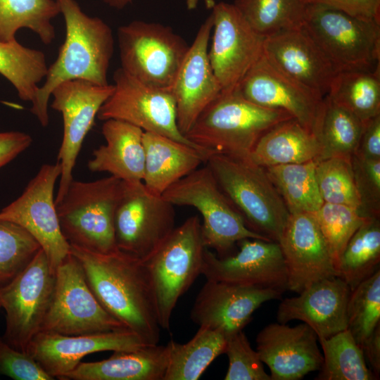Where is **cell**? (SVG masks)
I'll use <instances>...</instances> for the list:
<instances>
[{
    "instance_id": "6da1fadb",
    "label": "cell",
    "mask_w": 380,
    "mask_h": 380,
    "mask_svg": "<svg viewBox=\"0 0 380 380\" xmlns=\"http://www.w3.org/2000/svg\"><path fill=\"white\" fill-rule=\"evenodd\" d=\"M89 287L103 308L147 343L160 339L156 302L144 262L120 251L108 253L70 246Z\"/></svg>"
},
{
    "instance_id": "7a4b0ae2",
    "label": "cell",
    "mask_w": 380,
    "mask_h": 380,
    "mask_svg": "<svg viewBox=\"0 0 380 380\" xmlns=\"http://www.w3.org/2000/svg\"><path fill=\"white\" fill-rule=\"evenodd\" d=\"M63 15L65 37L56 61L48 67L45 81L32 102L31 113L43 127L49 122L48 103L61 83L81 80L107 85L114 51L111 28L103 20L84 13L75 0H56Z\"/></svg>"
},
{
    "instance_id": "3957f363",
    "label": "cell",
    "mask_w": 380,
    "mask_h": 380,
    "mask_svg": "<svg viewBox=\"0 0 380 380\" xmlns=\"http://www.w3.org/2000/svg\"><path fill=\"white\" fill-rule=\"evenodd\" d=\"M292 118L284 110L250 102L235 89L221 92L199 115L185 137L210 155L247 158L267 131Z\"/></svg>"
},
{
    "instance_id": "277c9868",
    "label": "cell",
    "mask_w": 380,
    "mask_h": 380,
    "mask_svg": "<svg viewBox=\"0 0 380 380\" xmlns=\"http://www.w3.org/2000/svg\"><path fill=\"white\" fill-rule=\"evenodd\" d=\"M205 163L246 226L278 242L290 213L265 169L250 158L217 153Z\"/></svg>"
},
{
    "instance_id": "5b68a950",
    "label": "cell",
    "mask_w": 380,
    "mask_h": 380,
    "mask_svg": "<svg viewBox=\"0 0 380 380\" xmlns=\"http://www.w3.org/2000/svg\"><path fill=\"white\" fill-rule=\"evenodd\" d=\"M122 184L111 175L92 182L72 179L56 205L62 234L70 246L100 253L118 251L114 216Z\"/></svg>"
},
{
    "instance_id": "8992f818",
    "label": "cell",
    "mask_w": 380,
    "mask_h": 380,
    "mask_svg": "<svg viewBox=\"0 0 380 380\" xmlns=\"http://www.w3.org/2000/svg\"><path fill=\"white\" fill-rule=\"evenodd\" d=\"M162 196L175 206H190L199 212L204 246L213 249L220 258L227 256L243 239L272 241L246 226L207 165L173 184Z\"/></svg>"
},
{
    "instance_id": "52a82bcc",
    "label": "cell",
    "mask_w": 380,
    "mask_h": 380,
    "mask_svg": "<svg viewBox=\"0 0 380 380\" xmlns=\"http://www.w3.org/2000/svg\"><path fill=\"white\" fill-rule=\"evenodd\" d=\"M205 249L201 220L193 215L175 227L143 262L153 286L160 328L170 329L177 301L201 274Z\"/></svg>"
},
{
    "instance_id": "ba28073f",
    "label": "cell",
    "mask_w": 380,
    "mask_h": 380,
    "mask_svg": "<svg viewBox=\"0 0 380 380\" xmlns=\"http://www.w3.org/2000/svg\"><path fill=\"white\" fill-rule=\"evenodd\" d=\"M302 27L338 72L380 68V23L310 3Z\"/></svg>"
},
{
    "instance_id": "9c48e42d",
    "label": "cell",
    "mask_w": 380,
    "mask_h": 380,
    "mask_svg": "<svg viewBox=\"0 0 380 380\" xmlns=\"http://www.w3.org/2000/svg\"><path fill=\"white\" fill-rule=\"evenodd\" d=\"M120 68L138 80L172 89L188 51L186 42L170 27L134 20L119 27Z\"/></svg>"
},
{
    "instance_id": "30bf717a",
    "label": "cell",
    "mask_w": 380,
    "mask_h": 380,
    "mask_svg": "<svg viewBox=\"0 0 380 380\" xmlns=\"http://www.w3.org/2000/svg\"><path fill=\"white\" fill-rule=\"evenodd\" d=\"M175 205L143 182L122 181L114 216L118 250L142 262L175 229Z\"/></svg>"
},
{
    "instance_id": "8fae6325",
    "label": "cell",
    "mask_w": 380,
    "mask_h": 380,
    "mask_svg": "<svg viewBox=\"0 0 380 380\" xmlns=\"http://www.w3.org/2000/svg\"><path fill=\"white\" fill-rule=\"evenodd\" d=\"M128 329L101 305L70 253L56 269L52 299L41 331L80 335Z\"/></svg>"
},
{
    "instance_id": "7c38bea8",
    "label": "cell",
    "mask_w": 380,
    "mask_h": 380,
    "mask_svg": "<svg viewBox=\"0 0 380 380\" xmlns=\"http://www.w3.org/2000/svg\"><path fill=\"white\" fill-rule=\"evenodd\" d=\"M56 281V271L41 248L27 266L0 287L1 308L6 312V329L1 337L13 348L27 352L41 331Z\"/></svg>"
},
{
    "instance_id": "4fadbf2b",
    "label": "cell",
    "mask_w": 380,
    "mask_h": 380,
    "mask_svg": "<svg viewBox=\"0 0 380 380\" xmlns=\"http://www.w3.org/2000/svg\"><path fill=\"white\" fill-rule=\"evenodd\" d=\"M113 80V91L100 108L98 119L122 120L144 132L165 136L210 156L180 132L172 89L145 84L121 68L114 72Z\"/></svg>"
},
{
    "instance_id": "5bb4252c",
    "label": "cell",
    "mask_w": 380,
    "mask_h": 380,
    "mask_svg": "<svg viewBox=\"0 0 380 380\" xmlns=\"http://www.w3.org/2000/svg\"><path fill=\"white\" fill-rule=\"evenodd\" d=\"M61 174L58 162L43 165L23 194L0 211V220L22 227L38 241L55 271L70 253L53 197L55 184Z\"/></svg>"
},
{
    "instance_id": "9a60e30c",
    "label": "cell",
    "mask_w": 380,
    "mask_h": 380,
    "mask_svg": "<svg viewBox=\"0 0 380 380\" xmlns=\"http://www.w3.org/2000/svg\"><path fill=\"white\" fill-rule=\"evenodd\" d=\"M208 58L222 92L232 91L263 52L265 37L257 32L233 4L216 3Z\"/></svg>"
},
{
    "instance_id": "2e32d148",
    "label": "cell",
    "mask_w": 380,
    "mask_h": 380,
    "mask_svg": "<svg viewBox=\"0 0 380 380\" xmlns=\"http://www.w3.org/2000/svg\"><path fill=\"white\" fill-rule=\"evenodd\" d=\"M113 84L98 85L74 80L59 84L52 91L51 107L62 114L63 139L58 154L61 166L56 205L61 201L72 181V170L83 141L92 127L98 112L111 95Z\"/></svg>"
},
{
    "instance_id": "e0dca14e",
    "label": "cell",
    "mask_w": 380,
    "mask_h": 380,
    "mask_svg": "<svg viewBox=\"0 0 380 380\" xmlns=\"http://www.w3.org/2000/svg\"><path fill=\"white\" fill-rule=\"evenodd\" d=\"M235 254L220 258L205 248L201 274L208 280L287 290V272L278 242L243 239Z\"/></svg>"
},
{
    "instance_id": "ac0fdd59",
    "label": "cell",
    "mask_w": 380,
    "mask_h": 380,
    "mask_svg": "<svg viewBox=\"0 0 380 380\" xmlns=\"http://www.w3.org/2000/svg\"><path fill=\"white\" fill-rule=\"evenodd\" d=\"M236 89L254 104L287 112L315 134L324 97L282 72L264 52Z\"/></svg>"
},
{
    "instance_id": "d6986e66",
    "label": "cell",
    "mask_w": 380,
    "mask_h": 380,
    "mask_svg": "<svg viewBox=\"0 0 380 380\" xmlns=\"http://www.w3.org/2000/svg\"><path fill=\"white\" fill-rule=\"evenodd\" d=\"M282 293L274 289L206 279L190 317L199 327L219 331L228 338L242 331L263 303L279 299Z\"/></svg>"
},
{
    "instance_id": "ffe728a7",
    "label": "cell",
    "mask_w": 380,
    "mask_h": 380,
    "mask_svg": "<svg viewBox=\"0 0 380 380\" xmlns=\"http://www.w3.org/2000/svg\"><path fill=\"white\" fill-rule=\"evenodd\" d=\"M149 345L129 329L80 335L40 331L30 342L27 353L54 379H61L89 354L132 351Z\"/></svg>"
},
{
    "instance_id": "44dd1931",
    "label": "cell",
    "mask_w": 380,
    "mask_h": 380,
    "mask_svg": "<svg viewBox=\"0 0 380 380\" xmlns=\"http://www.w3.org/2000/svg\"><path fill=\"white\" fill-rule=\"evenodd\" d=\"M278 243L287 272V289L299 293L338 276L314 213L290 214Z\"/></svg>"
},
{
    "instance_id": "7402d4cb",
    "label": "cell",
    "mask_w": 380,
    "mask_h": 380,
    "mask_svg": "<svg viewBox=\"0 0 380 380\" xmlns=\"http://www.w3.org/2000/svg\"><path fill=\"white\" fill-rule=\"evenodd\" d=\"M315 331L304 322L295 327L272 323L258 334L256 351L272 380H298L322 366Z\"/></svg>"
},
{
    "instance_id": "603a6c76",
    "label": "cell",
    "mask_w": 380,
    "mask_h": 380,
    "mask_svg": "<svg viewBox=\"0 0 380 380\" xmlns=\"http://www.w3.org/2000/svg\"><path fill=\"white\" fill-rule=\"evenodd\" d=\"M212 14L200 26L177 72L172 91L177 126L185 136L199 115L222 92L208 58Z\"/></svg>"
},
{
    "instance_id": "cb8c5ba5",
    "label": "cell",
    "mask_w": 380,
    "mask_h": 380,
    "mask_svg": "<svg viewBox=\"0 0 380 380\" xmlns=\"http://www.w3.org/2000/svg\"><path fill=\"white\" fill-rule=\"evenodd\" d=\"M350 289L340 277L319 280L298 293L284 299L277 320L286 324L298 319L307 324L317 338H328L348 328L347 303Z\"/></svg>"
},
{
    "instance_id": "d4e9b609",
    "label": "cell",
    "mask_w": 380,
    "mask_h": 380,
    "mask_svg": "<svg viewBox=\"0 0 380 380\" xmlns=\"http://www.w3.org/2000/svg\"><path fill=\"white\" fill-rule=\"evenodd\" d=\"M263 52L282 72L322 97L338 72L303 27L267 37Z\"/></svg>"
},
{
    "instance_id": "484cf974",
    "label": "cell",
    "mask_w": 380,
    "mask_h": 380,
    "mask_svg": "<svg viewBox=\"0 0 380 380\" xmlns=\"http://www.w3.org/2000/svg\"><path fill=\"white\" fill-rule=\"evenodd\" d=\"M106 144L93 152L88 162L91 172H107L122 181L142 182L145 152L144 131L127 122L108 119L101 127Z\"/></svg>"
},
{
    "instance_id": "4316f807",
    "label": "cell",
    "mask_w": 380,
    "mask_h": 380,
    "mask_svg": "<svg viewBox=\"0 0 380 380\" xmlns=\"http://www.w3.org/2000/svg\"><path fill=\"white\" fill-rule=\"evenodd\" d=\"M143 183L151 193L162 194L173 184L206 163L210 156L193 146L160 134L144 132Z\"/></svg>"
},
{
    "instance_id": "83f0119b",
    "label": "cell",
    "mask_w": 380,
    "mask_h": 380,
    "mask_svg": "<svg viewBox=\"0 0 380 380\" xmlns=\"http://www.w3.org/2000/svg\"><path fill=\"white\" fill-rule=\"evenodd\" d=\"M167 360V345L114 351L101 361L80 362L61 380H163Z\"/></svg>"
},
{
    "instance_id": "f1b7e54d",
    "label": "cell",
    "mask_w": 380,
    "mask_h": 380,
    "mask_svg": "<svg viewBox=\"0 0 380 380\" xmlns=\"http://www.w3.org/2000/svg\"><path fill=\"white\" fill-rule=\"evenodd\" d=\"M320 146L315 134L292 118L267 131L258 141L250 159L267 168L316 161Z\"/></svg>"
},
{
    "instance_id": "f546056e",
    "label": "cell",
    "mask_w": 380,
    "mask_h": 380,
    "mask_svg": "<svg viewBox=\"0 0 380 380\" xmlns=\"http://www.w3.org/2000/svg\"><path fill=\"white\" fill-rule=\"evenodd\" d=\"M227 337L222 332L199 327L185 343L167 344V366L163 380H197L211 362L224 353Z\"/></svg>"
},
{
    "instance_id": "4dcf8cb0",
    "label": "cell",
    "mask_w": 380,
    "mask_h": 380,
    "mask_svg": "<svg viewBox=\"0 0 380 380\" xmlns=\"http://www.w3.org/2000/svg\"><path fill=\"white\" fill-rule=\"evenodd\" d=\"M363 127L360 120L326 95L315 129L320 146L317 160L329 158H351Z\"/></svg>"
},
{
    "instance_id": "1f68e13d",
    "label": "cell",
    "mask_w": 380,
    "mask_h": 380,
    "mask_svg": "<svg viewBox=\"0 0 380 380\" xmlns=\"http://www.w3.org/2000/svg\"><path fill=\"white\" fill-rule=\"evenodd\" d=\"M59 13L56 0H0V42L15 41L16 32L27 28L50 44L56 37L51 20Z\"/></svg>"
},
{
    "instance_id": "d6a6232c",
    "label": "cell",
    "mask_w": 380,
    "mask_h": 380,
    "mask_svg": "<svg viewBox=\"0 0 380 380\" xmlns=\"http://www.w3.org/2000/svg\"><path fill=\"white\" fill-rule=\"evenodd\" d=\"M327 96L365 123L380 115V69L338 72Z\"/></svg>"
},
{
    "instance_id": "836d02e7",
    "label": "cell",
    "mask_w": 380,
    "mask_h": 380,
    "mask_svg": "<svg viewBox=\"0 0 380 380\" xmlns=\"http://www.w3.org/2000/svg\"><path fill=\"white\" fill-rule=\"evenodd\" d=\"M315 161L265 168L290 214L315 213L324 203L317 183Z\"/></svg>"
},
{
    "instance_id": "e575fe53",
    "label": "cell",
    "mask_w": 380,
    "mask_h": 380,
    "mask_svg": "<svg viewBox=\"0 0 380 380\" xmlns=\"http://www.w3.org/2000/svg\"><path fill=\"white\" fill-rule=\"evenodd\" d=\"M380 220L368 218L354 233L338 261V277L350 290L379 269Z\"/></svg>"
},
{
    "instance_id": "d590c367",
    "label": "cell",
    "mask_w": 380,
    "mask_h": 380,
    "mask_svg": "<svg viewBox=\"0 0 380 380\" xmlns=\"http://www.w3.org/2000/svg\"><path fill=\"white\" fill-rule=\"evenodd\" d=\"M249 25L267 37L303 27L310 0H234Z\"/></svg>"
},
{
    "instance_id": "8d00e7d4",
    "label": "cell",
    "mask_w": 380,
    "mask_h": 380,
    "mask_svg": "<svg viewBox=\"0 0 380 380\" xmlns=\"http://www.w3.org/2000/svg\"><path fill=\"white\" fill-rule=\"evenodd\" d=\"M318 341L323 363L317 379L373 380L376 377L367 366L362 348L346 329Z\"/></svg>"
},
{
    "instance_id": "74e56055",
    "label": "cell",
    "mask_w": 380,
    "mask_h": 380,
    "mask_svg": "<svg viewBox=\"0 0 380 380\" xmlns=\"http://www.w3.org/2000/svg\"><path fill=\"white\" fill-rule=\"evenodd\" d=\"M47 70L42 51L24 46L17 40L0 42V74L12 84L23 101L32 102Z\"/></svg>"
},
{
    "instance_id": "f35d334b",
    "label": "cell",
    "mask_w": 380,
    "mask_h": 380,
    "mask_svg": "<svg viewBox=\"0 0 380 380\" xmlns=\"http://www.w3.org/2000/svg\"><path fill=\"white\" fill-rule=\"evenodd\" d=\"M348 329L357 345L380 324V270L350 291L347 303Z\"/></svg>"
},
{
    "instance_id": "ab89813d",
    "label": "cell",
    "mask_w": 380,
    "mask_h": 380,
    "mask_svg": "<svg viewBox=\"0 0 380 380\" xmlns=\"http://www.w3.org/2000/svg\"><path fill=\"white\" fill-rule=\"evenodd\" d=\"M317 186L324 203L360 210L351 158H329L315 161Z\"/></svg>"
},
{
    "instance_id": "60d3db41",
    "label": "cell",
    "mask_w": 380,
    "mask_h": 380,
    "mask_svg": "<svg viewBox=\"0 0 380 380\" xmlns=\"http://www.w3.org/2000/svg\"><path fill=\"white\" fill-rule=\"evenodd\" d=\"M314 215L337 271L348 241L369 217L362 216L354 208L324 202Z\"/></svg>"
},
{
    "instance_id": "b9f144b4",
    "label": "cell",
    "mask_w": 380,
    "mask_h": 380,
    "mask_svg": "<svg viewBox=\"0 0 380 380\" xmlns=\"http://www.w3.org/2000/svg\"><path fill=\"white\" fill-rule=\"evenodd\" d=\"M41 248L22 227L0 220V287L22 272Z\"/></svg>"
},
{
    "instance_id": "7bdbcfd3",
    "label": "cell",
    "mask_w": 380,
    "mask_h": 380,
    "mask_svg": "<svg viewBox=\"0 0 380 380\" xmlns=\"http://www.w3.org/2000/svg\"><path fill=\"white\" fill-rule=\"evenodd\" d=\"M224 353L229 360L225 380H272L243 330L227 338Z\"/></svg>"
},
{
    "instance_id": "ee69618b",
    "label": "cell",
    "mask_w": 380,
    "mask_h": 380,
    "mask_svg": "<svg viewBox=\"0 0 380 380\" xmlns=\"http://www.w3.org/2000/svg\"><path fill=\"white\" fill-rule=\"evenodd\" d=\"M355 184L360 199L359 213L365 217L380 216V160L351 157Z\"/></svg>"
},
{
    "instance_id": "f6af8a7d",
    "label": "cell",
    "mask_w": 380,
    "mask_h": 380,
    "mask_svg": "<svg viewBox=\"0 0 380 380\" xmlns=\"http://www.w3.org/2000/svg\"><path fill=\"white\" fill-rule=\"evenodd\" d=\"M0 375L15 380H53L28 353L17 350L0 337Z\"/></svg>"
},
{
    "instance_id": "bcb514c9",
    "label": "cell",
    "mask_w": 380,
    "mask_h": 380,
    "mask_svg": "<svg viewBox=\"0 0 380 380\" xmlns=\"http://www.w3.org/2000/svg\"><path fill=\"white\" fill-rule=\"evenodd\" d=\"M360 19L380 23V0H310Z\"/></svg>"
},
{
    "instance_id": "7dc6e473",
    "label": "cell",
    "mask_w": 380,
    "mask_h": 380,
    "mask_svg": "<svg viewBox=\"0 0 380 380\" xmlns=\"http://www.w3.org/2000/svg\"><path fill=\"white\" fill-rule=\"evenodd\" d=\"M354 154L366 160H380V115L364 123Z\"/></svg>"
},
{
    "instance_id": "c3c4849f",
    "label": "cell",
    "mask_w": 380,
    "mask_h": 380,
    "mask_svg": "<svg viewBox=\"0 0 380 380\" xmlns=\"http://www.w3.org/2000/svg\"><path fill=\"white\" fill-rule=\"evenodd\" d=\"M32 142L31 136L24 132H0V168L26 150Z\"/></svg>"
},
{
    "instance_id": "681fc988",
    "label": "cell",
    "mask_w": 380,
    "mask_h": 380,
    "mask_svg": "<svg viewBox=\"0 0 380 380\" xmlns=\"http://www.w3.org/2000/svg\"><path fill=\"white\" fill-rule=\"evenodd\" d=\"M361 348L377 377L380 373V324L364 341Z\"/></svg>"
},
{
    "instance_id": "f907efd6",
    "label": "cell",
    "mask_w": 380,
    "mask_h": 380,
    "mask_svg": "<svg viewBox=\"0 0 380 380\" xmlns=\"http://www.w3.org/2000/svg\"><path fill=\"white\" fill-rule=\"evenodd\" d=\"M199 0H186V7L189 10H194L196 8ZM205 7L208 9H212L216 2L215 0H203Z\"/></svg>"
},
{
    "instance_id": "816d5d0a",
    "label": "cell",
    "mask_w": 380,
    "mask_h": 380,
    "mask_svg": "<svg viewBox=\"0 0 380 380\" xmlns=\"http://www.w3.org/2000/svg\"><path fill=\"white\" fill-rule=\"evenodd\" d=\"M132 1L133 0H103V1L109 6L117 9L125 8L129 4L132 3Z\"/></svg>"
},
{
    "instance_id": "f5cc1de1",
    "label": "cell",
    "mask_w": 380,
    "mask_h": 380,
    "mask_svg": "<svg viewBox=\"0 0 380 380\" xmlns=\"http://www.w3.org/2000/svg\"><path fill=\"white\" fill-rule=\"evenodd\" d=\"M1 308V300H0V308Z\"/></svg>"
}]
</instances>
